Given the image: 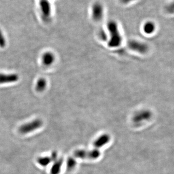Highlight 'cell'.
<instances>
[{"label":"cell","mask_w":174,"mask_h":174,"mask_svg":"<svg viewBox=\"0 0 174 174\" xmlns=\"http://www.w3.org/2000/svg\"><path fill=\"white\" fill-rule=\"evenodd\" d=\"M107 28L110 34L108 46L111 48L119 47L122 42V37L119 31L117 23L114 21H110L107 23Z\"/></svg>","instance_id":"6da1fadb"},{"label":"cell","mask_w":174,"mask_h":174,"mask_svg":"<svg viewBox=\"0 0 174 174\" xmlns=\"http://www.w3.org/2000/svg\"><path fill=\"white\" fill-rule=\"evenodd\" d=\"M104 7L100 2L93 3L91 8V17L95 22H100L104 16Z\"/></svg>","instance_id":"7a4b0ae2"},{"label":"cell","mask_w":174,"mask_h":174,"mask_svg":"<svg viewBox=\"0 0 174 174\" xmlns=\"http://www.w3.org/2000/svg\"><path fill=\"white\" fill-rule=\"evenodd\" d=\"M43 122L39 119H36L33 121L25 123L19 128V132L23 134H28L36 130L42 126Z\"/></svg>","instance_id":"3957f363"},{"label":"cell","mask_w":174,"mask_h":174,"mask_svg":"<svg viewBox=\"0 0 174 174\" xmlns=\"http://www.w3.org/2000/svg\"><path fill=\"white\" fill-rule=\"evenodd\" d=\"M101 153L99 150L95 149L90 151L78 150L74 152V156L80 159H96L100 157Z\"/></svg>","instance_id":"277c9868"},{"label":"cell","mask_w":174,"mask_h":174,"mask_svg":"<svg viewBox=\"0 0 174 174\" xmlns=\"http://www.w3.org/2000/svg\"><path fill=\"white\" fill-rule=\"evenodd\" d=\"M41 10L44 20L48 21L50 20L51 16V8L48 0H40Z\"/></svg>","instance_id":"5b68a950"},{"label":"cell","mask_w":174,"mask_h":174,"mask_svg":"<svg viewBox=\"0 0 174 174\" xmlns=\"http://www.w3.org/2000/svg\"><path fill=\"white\" fill-rule=\"evenodd\" d=\"M128 47L132 50L140 53H146L148 50L146 44L137 41H130L128 43Z\"/></svg>","instance_id":"8992f818"},{"label":"cell","mask_w":174,"mask_h":174,"mask_svg":"<svg viewBox=\"0 0 174 174\" xmlns=\"http://www.w3.org/2000/svg\"><path fill=\"white\" fill-rule=\"evenodd\" d=\"M19 79V76L17 74H0V84L14 83Z\"/></svg>","instance_id":"52a82bcc"},{"label":"cell","mask_w":174,"mask_h":174,"mask_svg":"<svg viewBox=\"0 0 174 174\" xmlns=\"http://www.w3.org/2000/svg\"><path fill=\"white\" fill-rule=\"evenodd\" d=\"M42 63L46 66H49L54 63L55 57L54 54L51 52H46L43 55Z\"/></svg>","instance_id":"ba28073f"},{"label":"cell","mask_w":174,"mask_h":174,"mask_svg":"<svg viewBox=\"0 0 174 174\" xmlns=\"http://www.w3.org/2000/svg\"><path fill=\"white\" fill-rule=\"evenodd\" d=\"M110 140V136L107 135H103L98 138L94 143V146L97 149L102 148L109 142Z\"/></svg>","instance_id":"9c48e42d"},{"label":"cell","mask_w":174,"mask_h":174,"mask_svg":"<svg viewBox=\"0 0 174 174\" xmlns=\"http://www.w3.org/2000/svg\"><path fill=\"white\" fill-rule=\"evenodd\" d=\"M151 113L148 111H142L137 113L134 117V120L135 122H141L143 120H146L151 117Z\"/></svg>","instance_id":"30bf717a"},{"label":"cell","mask_w":174,"mask_h":174,"mask_svg":"<svg viewBox=\"0 0 174 174\" xmlns=\"http://www.w3.org/2000/svg\"><path fill=\"white\" fill-rule=\"evenodd\" d=\"M155 24L152 21L146 22L143 26V31L146 34H151L155 31Z\"/></svg>","instance_id":"8fae6325"},{"label":"cell","mask_w":174,"mask_h":174,"mask_svg":"<svg viewBox=\"0 0 174 174\" xmlns=\"http://www.w3.org/2000/svg\"><path fill=\"white\" fill-rule=\"evenodd\" d=\"M47 86V82L46 79L41 78L37 81L36 85V90L38 92H42L46 89Z\"/></svg>","instance_id":"7c38bea8"},{"label":"cell","mask_w":174,"mask_h":174,"mask_svg":"<svg viewBox=\"0 0 174 174\" xmlns=\"http://www.w3.org/2000/svg\"><path fill=\"white\" fill-rule=\"evenodd\" d=\"M63 161L59 160L55 163L51 168V174H58L61 171V166L63 164Z\"/></svg>","instance_id":"4fadbf2b"},{"label":"cell","mask_w":174,"mask_h":174,"mask_svg":"<svg viewBox=\"0 0 174 174\" xmlns=\"http://www.w3.org/2000/svg\"><path fill=\"white\" fill-rule=\"evenodd\" d=\"M51 160V159L49 158V157H43V158L39 159L38 162L41 166H46L49 164Z\"/></svg>","instance_id":"5bb4252c"},{"label":"cell","mask_w":174,"mask_h":174,"mask_svg":"<svg viewBox=\"0 0 174 174\" xmlns=\"http://www.w3.org/2000/svg\"><path fill=\"white\" fill-rule=\"evenodd\" d=\"M7 45V41L3 33L1 30H0V48H4Z\"/></svg>","instance_id":"9a60e30c"},{"label":"cell","mask_w":174,"mask_h":174,"mask_svg":"<svg viewBox=\"0 0 174 174\" xmlns=\"http://www.w3.org/2000/svg\"><path fill=\"white\" fill-rule=\"evenodd\" d=\"M76 165V161L72 158L68 159L67 161V168L69 169H73Z\"/></svg>","instance_id":"2e32d148"},{"label":"cell","mask_w":174,"mask_h":174,"mask_svg":"<svg viewBox=\"0 0 174 174\" xmlns=\"http://www.w3.org/2000/svg\"><path fill=\"white\" fill-rule=\"evenodd\" d=\"M167 11L169 13H173L174 11V4L173 3L169 4L166 7Z\"/></svg>","instance_id":"e0dca14e"},{"label":"cell","mask_w":174,"mask_h":174,"mask_svg":"<svg viewBox=\"0 0 174 174\" xmlns=\"http://www.w3.org/2000/svg\"><path fill=\"white\" fill-rule=\"evenodd\" d=\"M136 0H120V2L122 4H128L130 3L133 2Z\"/></svg>","instance_id":"ac0fdd59"}]
</instances>
